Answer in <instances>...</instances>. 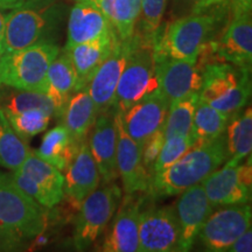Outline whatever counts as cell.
Here are the masks:
<instances>
[{
  "mask_svg": "<svg viewBox=\"0 0 252 252\" xmlns=\"http://www.w3.org/2000/svg\"><path fill=\"white\" fill-rule=\"evenodd\" d=\"M228 11V5L220 4L200 13L173 19L154 36V53L176 60H196L208 45L217 41L220 24Z\"/></svg>",
  "mask_w": 252,
  "mask_h": 252,
  "instance_id": "6da1fadb",
  "label": "cell"
},
{
  "mask_svg": "<svg viewBox=\"0 0 252 252\" xmlns=\"http://www.w3.org/2000/svg\"><path fill=\"white\" fill-rule=\"evenodd\" d=\"M228 160L225 135L195 143L178 161L158 172L151 181V193L158 196H172L190 186L202 182Z\"/></svg>",
  "mask_w": 252,
  "mask_h": 252,
  "instance_id": "7a4b0ae2",
  "label": "cell"
},
{
  "mask_svg": "<svg viewBox=\"0 0 252 252\" xmlns=\"http://www.w3.org/2000/svg\"><path fill=\"white\" fill-rule=\"evenodd\" d=\"M61 20L62 9L54 0H24L6 14L4 53L54 42L52 35Z\"/></svg>",
  "mask_w": 252,
  "mask_h": 252,
  "instance_id": "3957f363",
  "label": "cell"
},
{
  "mask_svg": "<svg viewBox=\"0 0 252 252\" xmlns=\"http://www.w3.org/2000/svg\"><path fill=\"white\" fill-rule=\"evenodd\" d=\"M54 42H40L0 56V88L46 94L47 71L59 53Z\"/></svg>",
  "mask_w": 252,
  "mask_h": 252,
  "instance_id": "277c9868",
  "label": "cell"
},
{
  "mask_svg": "<svg viewBox=\"0 0 252 252\" xmlns=\"http://www.w3.org/2000/svg\"><path fill=\"white\" fill-rule=\"evenodd\" d=\"M251 69L228 62H213L203 70L198 98L232 117L247 105L251 94Z\"/></svg>",
  "mask_w": 252,
  "mask_h": 252,
  "instance_id": "5b68a950",
  "label": "cell"
},
{
  "mask_svg": "<svg viewBox=\"0 0 252 252\" xmlns=\"http://www.w3.org/2000/svg\"><path fill=\"white\" fill-rule=\"evenodd\" d=\"M158 89L153 42L135 33L131 54L116 89L112 109L117 112L125 111L132 104Z\"/></svg>",
  "mask_w": 252,
  "mask_h": 252,
  "instance_id": "8992f818",
  "label": "cell"
},
{
  "mask_svg": "<svg viewBox=\"0 0 252 252\" xmlns=\"http://www.w3.org/2000/svg\"><path fill=\"white\" fill-rule=\"evenodd\" d=\"M15 184L12 174L0 173V225L23 238L42 235L48 212Z\"/></svg>",
  "mask_w": 252,
  "mask_h": 252,
  "instance_id": "52a82bcc",
  "label": "cell"
},
{
  "mask_svg": "<svg viewBox=\"0 0 252 252\" xmlns=\"http://www.w3.org/2000/svg\"><path fill=\"white\" fill-rule=\"evenodd\" d=\"M121 197V189L112 182L94 189L82 201L72 234V243L77 251L89 249L105 231L117 210Z\"/></svg>",
  "mask_w": 252,
  "mask_h": 252,
  "instance_id": "ba28073f",
  "label": "cell"
},
{
  "mask_svg": "<svg viewBox=\"0 0 252 252\" xmlns=\"http://www.w3.org/2000/svg\"><path fill=\"white\" fill-rule=\"evenodd\" d=\"M12 178L25 193L47 209L55 207L64 197V176L56 167L41 159L35 152L28 154Z\"/></svg>",
  "mask_w": 252,
  "mask_h": 252,
  "instance_id": "9c48e42d",
  "label": "cell"
},
{
  "mask_svg": "<svg viewBox=\"0 0 252 252\" xmlns=\"http://www.w3.org/2000/svg\"><path fill=\"white\" fill-rule=\"evenodd\" d=\"M252 212L249 203L229 204L212 212L196 239L206 251L224 252L239 236L251 228Z\"/></svg>",
  "mask_w": 252,
  "mask_h": 252,
  "instance_id": "30bf717a",
  "label": "cell"
},
{
  "mask_svg": "<svg viewBox=\"0 0 252 252\" xmlns=\"http://www.w3.org/2000/svg\"><path fill=\"white\" fill-rule=\"evenodd\" d=\"M201 184L214 208L249 203L252 187L251 157L248 163L225 161Z\"/></svg>",
  "mask_w": 252,
  "mask_h": 252,
  "instance_id": "8fae6325",
  "label": "cell"
},
{
  "mask_svg": "<svg viewBox=\"0 0 252 252\" xmlns=\"http://www.w3.org/2000/svg\"><path fill=\"white\" fill-rule=\"evenodd\" d=\"M154 55L159 89L169 104L188 94L200 93L206 67L200 59L176 60L156 53Z\"/></svg>",
  "mask_w": 252,
  "mask_h": 252,
  "instance_id": "7c38bea8",
  "label": "cell"
},
{
  "mask_svg": "<svg viewBox=\"0 0 252 252\" xmlns=\"http://www.w3.org/2000/svg\"><path fill=\"white\" fill-rule=\"evenodd\" d=\"M139 251H182L181 230L174 207L150 208L140 212Z\"/></svg>",
  "mask_w": 252,
  "mask_h": 252,
  "instance_id": "4fadbf2b",
  "label": "cell"
},
{
  "mask_svg": "<svg viewBox=\"0 0 252 252\" xmlns=\"http://www.w3.org/2000/svg\"><path fill=\"white\" fill-rule=\"evenodd\" d=\"M135 34L131 39L116 40L111 52L102 62L87 86L88 93L93 98L97 113H102L112 109L116 89L119 78L124 70L128 56L133 47Z\"/></svg>",
  "mask_w": 252,
  "mask_h": 252,
  "instance_id": "5bb4252c",
  "label": "cell"
},
{
  "mask_svg": "<svg viewBox=\"0 0 252 252\" xmlns=\"http://www.w3.org/2000/svg\"><path fill=\"white\" fill-rule=\"evenodd\" d=\"M168 106V99L158 89L119 112L125 131L141 150L151 135L163 127Z\"/></svg>",
  "mask_w": 252,
  "mask_h": 252,
  "instance_id": "9a60e30c",
  "label": "cell"
},
{
  "mask_svg": "<svg viewBox=\"0 0 252 252\" xmlns=\"http://www.w3.org/2000/svg\"><path fill=\"white\" fill-rule=\"evenodd\" d=\"M115 122L117 130L116 161L125 194L149 191L152 178L143 163V150L125 131L121 115L117 111H115Z\"/></svg>",
  "mask_w": 252,
  "mask_h": 252,
  "instance_id": "2e32d148",
  "label": "cell"
},
{
  "mask_svg": "<svg viewBox=\"0 0 252 252\" xmlns=\"http://www.w3.org/2000/svg\"><path fill=\"white\" fill-rule=\"evenodd\" d=\"M88 144L98 167L100 179L105 184H112L119 176L116 161L117 130L113 109L97 116L90 130Z\"/></svg>",
  "mask_w": 252,
  "mask_h": 252,
  "instance_id": "e0dca14e",
  "label": "cell"
},
{
  "mask_svg": "<svg viewBox=\"0 0 252 252\" xmlns=\"http://www.w3.org/2000/svg\"><path fill=\"white\" fill-rule=\"evenodd\" d=\"M216 56L220 61L251 69L252 20L251 12L231 14L220 39L216 41Z\"/></svg>",
  "mask_w": 252,
  "mask_h": 252,
  "instance_id": "ac0fdd59",
  "label": "cell"
},
{
  "mask_svg": "<svg viewBox=\"0 0 252 252\" xmlns=\"http://www.w3.org/2000/svg\"><path fill=\"white\" fill-rule=\"evenodd\" d=\"M214 209L201 182L180 193L174 210L181 230L182 251H189L193 248L201 226Z\"/></svg>",
  "mask_w": 252,
  "mask_h": 252,
  "instance_id": "d6986e66",
  "label": "cell"
},
{
  "mask_svg": "<svg viewBox=\"0 0 252 252\" xmlns=\"http://www.w3.org/2000/svg\"><path fill=\"white\" fill-rule=\"evenodd\" d=\"M143 201L134 194H126L100 251L139 252V216Z\"/></svg>",
  "mask_w": 252,
  "mask_h": 252,
  "instance_id": "ffe728a7",
  "label": "cell"
},
{
  "mask_svg": "<svg viewBox=\"0 0 252 252\" xmlns=\"http://www.w3.org/2000/svg\"><path fill=\"white\" fill-rule=\"evenodd\" d=\"M115 31L103 12L88 0L75 1L69 13L64 49L113 35Z\"/></svg>",
  "mask_w": 252,
  "mask_h": 252,
  "instance_id": "44dd1931",
  "label": "cell"
},
{
  "mask_svg": "<svg viewBox=\"0 0 252 252\" xmlns=\"http://www.w3.org/2000/svg\"><path fill=\"white\" fill-rule=\"evenodd\" d=\"M64 172V195L70 198L72 203L80 206L82 201L98 188L100 184L98 167L91 154L88 139L82 141L77 153Z\"/></svg>",
  "mask_w": 252,
  "mask_h": 252,
  "instance_id": "7402d4cb",
  "label": "cell"
},
{
  "mask_svg": "<svg viewBox=\"0 0 252 252\" xmlns=\"http://www.w3.org/2000/svg\"><path fill=\"white\" fill-rule=\"evenodd\" d=\"M117 39L118 36L113 34V35L104 37V39L78 43L70 48L63 49L68 53L72 67H74L75 75H76L74 93L87 88L94 72L109 55V53L111 52Z\"/></svg>",
  "mask_w": 252,
  "mask_h": 252,
  "instance_id": "603a6c76",
  "label": "cell"
},
{
  "mask_svg": "<svg viewBox=\"0 0 252 252\" xmlns=\"http://www.w3.org/2000/svg\"><path fill=\"white\" fill-rule=\"evenodd\" d=\"M75 83H76V75L71 60L68 53L63 50L53 60L47 71L46 94L52 100L56 118H60L65 104L74 94Z\"/></svg>",
  "mask_w": 252,
  "mask_h": 252,
  "instance_id": "cb8c5ba5",
  "label": "cell"
},
{
  "mask_svg": "<svg viewBox=\"0 0 252 252\" xmlns=\"http://www.w3.org/2000/svg\"><path fill=\"white\" fill-rule=\"evenodd\" d=\"M97 116L94 100L84 88L71 94L59 119L71 137L77 143H82L87 139Z\"/></svg>",
  "mask_w": 252,
  "mask_h": 252,
  "instance_id": "d4e9b609",
  "label": "cell"
},
{
  "mask_svg": "<svg viewBox=\"0 0 252 252\" xmlns=\"http://www.w3.org/2000/svg\"><path fill=\"white\" fill-rule=\"evenodd\" d=\"M80 145L81 143L71 137L64 126L59 124L45 134L35 153L59 171L64 172L77 153Z\"/></svg>",
  "mask_w": 252,
  "mask_h": 252,
  "instance_id": "484cf974",
  "label": "cell"
},
{
  "mask_svg": "<svg viewBox=\"0 0 252 252\" xmlns=\"http://www.w3.org/2000/svg\"><path fill=\"white\" fill-rule=\"evenodd\" d=\"M105 15L121 40L131 39L140 18V0H88Z\"/></svg>",
  "mask_w": 252,
  "mask_h": 252,
  "instance_id": "4316f807",
  "label": "cell"
},
{
  "mask_svg": "<svg viewBox=\"0 0 252 252\" xmlns=\"http://www.w3.org/2000/svg\"><path fill=\"white\" fill-rule=\"evenodd\" d=\"M225 144L228 160L231 163H241L251 156L252 150V110L250 106L243 112H237L229 118L226 125Z\"/></svg>",
  "mask_w": 252,
  "mask_h": 252,
  "instance_id": "83f0119b",
  "label": "cell"
},
{
  "mask_svg": "<svg viewBox=\"0 0 252 252\" xmlns=\"http://www.w3.org/2000/svg\"><path fill=\"white\" fill-rule=\"evenodd\" d=\"M31 152L27 141L13 130L0 108V165L12 172L17 171Z\"/></svg>",
  "mask_w": 252,
  "mask_h": 252,
  "instance_id": "f1b7e54d",
  "label": "cell"
},
{
  "mask_svg": "<svg viewBox=\"0 0 252 252\" xmlns=\"http://www.w3.org/2000/svg\"><path fill=\"white\" fill-rule=\"evenodd\" d=\"M229 117L198 98L191 126V139L195 143L215 139L224 134Z\"/></svg>",
  "mask_w": 252,
  "mask_h": 252,
  "instance_id": "f546056e",
  "label": "cell"
},
{
  "mask_svg": "<svg viewBox=\"0 0 252 252\" xmlns=\"http://www.w3.org/2000/svg\"><path fill=\"white\" fill-rule=\"evenodd\" d=\"M198 102V94H191L172 102L163 123L165 138L172 135L191 137L194 113Z\"/></svg>",
  "mask_w": 252,
  "mask_h": 252,
  "instance_id": "4dcf8cb0",
  "label": "cell"
},
{
  "mask_svg": "<svg viewBox=\"0 0 252 252\" xmlns=\"http://www.w3.org/2000/svg\"><path fill=\"white\" fill-rule=\"evenodd\" d=\"M1 108L5 113H19L31 109H41L54 116V106L49 97L43 93L13 89L0 96Z\"/></svg>",
  "mask_w": 252,
  "mask_h": 252,
  "instance_id": "1f68e13d",
  "label": "cell"
},
{
  "mask_svg": "<svg viewBox=\"0 0 252 252\" xmlns=\"http://www.w3.org/2000/svg\"><path fill=\"white\" fill-rule=\"evenodd\" d=\"M5 115L13 130L26 141L45 131L52 118L48 112L41 109H31L19 113Z\"/></svg>",
  "mask_w": 252,
  "mask_h": 252,
  "instance_id": "d6a6232c",
  "label": "cell"
},
{
  "mask_svg": "<svg viewBox=\"0 0 252 252\" xmlns=\"http://www.w3.org/2000/svg\"><path fill=\"white\" fill-rule=\"evenodd\" d=\"M168 0H140V35L152 41L159 32Z\"/></svg>",
  "mask_w": 252,
  "mask_h": 252,
  "instance_id": "836d02e7",
  "label": "cell"
},
{
  "mask_svg": "<svg viewBox=\"0 0 252 252\" xmlns=\"http://www.w3.org/2000/svg\"><path fill=\"white\" fill-rule=\"evenodd\" d=\"M194 145L191 137L185 135H172L165 138L163 144L153 167V175L158 172L168 168L173 163L178 161L187 151Z\"/></svg>",
  "mask_w": 252,
  "mask_h": 252,
  "instance_id": "e575fe53",
  "label": "cell"
},
{
  "mask_svg": "<svg viewBox=\"0 0 252 252\" xmlns=\"http://www.w3.org/2000/svg\"><path fill=\"white\" fill-rule=\"evenodd\" d=\"M214 0H171V19L200 13L214 7Z\"/></svg>",
  "mask_w": 252,
  "mask_h": 252,
  "instance_id": "d590c367",
  "label": "cell"
},
{
  "mask_svg": "<svg viewBox=\"0 0 252 252\" xmlns=\"http://www.w3.org/2000/svg\"><path fill=\"white\" fill-rule=\"evenodd\" d=\"M163 140H165V135H163L162 127L154 132L143 146V163L151 178H153V167L161 150Z\"/></svg>",
  "mask_w": 252,
  "mask_h": 252,
  "instance_id": "8d00e7d4",
  "label": "cell"
},
{
  "mask_svg": "<svg viewBox=\"0 0 252 252\" xmlns=\"http://www.w3.org/2000/svg\"><path fill=\"white\" fill-rule=\"evenodd\" d=\"M23 237L0 225V252L23 250Z\"/></svg>",
  "mask_w": 252,
  "mask_h": 252,
  "instance_id": "74e56055",
  "label": "cell"
},
{
  "mask_svg": "<svg viewBox=\"0 0 252 252\" xmlns=\"http://www.w3.org/2000/svg\"><path fill=\"white\" fill-rule=\"evenodd\" d=\"M229 252H251L252 251V230L249 228L228 248Z\"/></svg>",
  "mask_w": 252,
  "mask_h": 252,
  "instance_id": "f35d334b",
  "label": "cell"
},
{
  "mask_svg": "<svg viewBox=\"0 0 252 252\" xmlns=\"http://www.w3.org/2000/svg\"><path fill=\"white\" fill-rule=\"evenodd\" d=\"M231 14L243 13V12H251L252 0H226Z\"/></svg>",
  "mask_w": 252,
  "mask_h": 252,
  "instance_id": "ab89813d",
  "label": "cell"
},
{
  "mask_svg": "<svg viewBox=\"0 0 252 252\" xmlns=\"http://www.w3.org/2000/svg\"><path fill=\"white\" fill-rule=\"evenodd\" d=\"M2 8H0V54L4 53V35L6 26V14L2 13Z\"/></svg>",
  "mask_w": 252,
  "mask_h": 252,
  "instance_id": "60d3db41",
  "label": "cell"
},
{
  "mask_svg": "<svg viewBox=\"0 0 252 252\" xmlns=\"http://www.w3.org/2000/svg\"><path fill=\"white\" fill-rule=\"evenodd\" d=\"M20 5V0H0V8L12 9Z\"/></svg>",
  "mask_w": 252,
  "mask_h": 252,
  "instance_id": "b9f144b4",
  "label": "cell"
},
{
  "mask_svg": "<svg viewBox=\"0 0 252 252\" xmlns=\"http://www.w3.org/2000/svg\"><path fill=\"white\" fill-rule=\"evenodd\" d=\"M24 1V0H20V4H21V2H23Z\"/></svg>",
  "mask_w": 252,
  "mask_h": 252,
  "instance_id": "7bdbcfd3",
  "label": "cell"
},
{
  "mask_svg": "<svg viewBox=\"0 0 252 252\" xmlns=\"http://www.w3.org/2000/svg\"><path fill=\"white\" fill-rule=\"evenodd\" d=\"M74 1H80V0H74Z\"/></svg>",
  "mask_w": 252,
  "mask_h": 252,
  "instance_id": "ee69618b",
  "label": "cell"
},
{
  "mask_svg": "<svg viewBox=\"0 0 252 252\" xmlns=\"http://www.w3.org/2000/svg\"><path fill=\"white\" fill-rule=\"evenodd\" d=\"M0 56H1V54H0Z\"/></svg>",
  "mask_w": 252,
  "mask_h": 252,
  "instance_id": "f6af8a7d",
  "label": "cell"
}]
</instances>
